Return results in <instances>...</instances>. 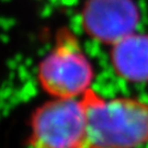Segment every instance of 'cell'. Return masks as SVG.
I'll list each match as a JSON object with an SVG mask.
<instances>
[{
  "instance_id": "obj_1",
  "label": "cell",
  "mask_w": 148,
  "mask_h": 148,
  "mask_svg": "<svg viewBox=\"0 0 148 148\" xmlns=\"http://www.w3.org/2000/svg\"><path fill=\"white\" fill-rule=\"evenodd\" d=\"M87 148H138L148 143V104L133 98L106 99L90 88L81 97Z\"/></svg>"
},
{
  "instance_id": "obj_2",
  "label": "cell",
  "mask_w": 148,
  "mask_h": 148,
  "mask_svg": "<svg viewBox=\"0 0 148 148\" xmlns=\"http://www.w3.org/2000/svg\"><path fill=\"white\" fill-rule=\"evenodd\" d=\"M37 78L42 89L56 99L82 97L90 89L92 65L71 32H58L54 47L38 65Z\"/></svg>"
},
{
  "instance_id": "obj_3",
  "label": "cell",
  "mask_w": 148,
  "mask_h": 148,
  "mask_svg": "<svg viewBox=\"0 0 148 148\" xmlns=\"http://www.w3.org/2000/svg\"><path fill=\"white\" fill-rule=\"evenodd\" d=\"M31 148H87V119L80 100L56 99L38 106L30 123Z\"/></svg>"
},
{
  "instance_id": "obj_4",
  "label": "cell",
  "mask_w": 148,
  "mask_h": 148,
  "mask_svg": "<svg viewBox=\"0 0 148 148\" xmlns=\"http://www.w3.org/2000/svg\"><path fill=\"white\" fill-rule=\"evenodd\" d=\"M139 12L133 0H87L81 12V24L91 38L114 45L135 33Z\"/></svg>"
},
{
  "instance_id": "obj_5",
  "label": "cell",
  "mask_w": 148,
  "mask_h": 148,
  "mask_svg": "<svg viewBox=\"0 0 148 148\" xmlns=\"http://www.w3.org/2000/svg\"><path fill=\"white\" fill-rule=\"evenodd\" d=\"M111 63L117 76L128 82H148V35L135 32L112 45Z\"/></svg>"
}]
</instances>
